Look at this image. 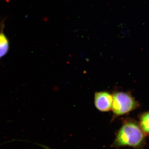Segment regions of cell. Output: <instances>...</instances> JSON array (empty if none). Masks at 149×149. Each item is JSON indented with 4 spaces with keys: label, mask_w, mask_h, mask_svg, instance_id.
<instances>
[{
    "label": "cell",
    "mask_w": 149,
    "mask_h": 149,
    "mask_svg": "<svg viewBox=\"0 0 149 149\" xmlns=\"http://www.w3.org/2000/svg\"><path fill=\"white\" fill-rule=\"evenodd\" d=\"M145 136L139 123L132 119L125 120L117 132L113 146H128L142 149L145 144Z\"/></svg>",
    "instance_id": "cell-1"
},
{
    "label": "cell",
    "mask_w": 149,
    "mask_h": 149,
    "mask_svg": "<svg viewBox=\"0 0 149 149\" xmlns=\"http://www.w3.org/2000/svg\"><path fill=\"white\" fill-rule=\"evenodd\" d=\"M139 107V102L130 93L118 92L113 95L111 110L115 116H121L127 114Z\"/></svg>",
    "instance_id": "cell-2"
},
{
    "label": "cell",
    "mask_w": 149,
    "mask_h": 149,
    "mask_svg": "<svg viewBox=\"0 0 149 149\" xmlns=\"http://www.w3.org/2000/svg\"><path fill=\"white\" fill-rule=\"evenodd\" d=\"M94 102L96 108L100 111L107 112L111 110L113 95L107 91L97 92Z\"/></svg>",
    "instance_id": "cell-3"
},
{
    "label": "cell",
    "mask_w": 149,
    "mask_h": 149,
    "mask_svg": "<svg viewBox=\"0 0 149 149\" xmlns=\"http://www.w3.org/2000/svg\"><path fill=\"white\" fill-rule=\"evenodd\" d=\"M9 48V40L3 32V28L0 31V59L2 58L7 54Z\"/></svg>",
    "instance_id": "cell-4"
},
{
    "label": "cell",
    "mask_w": 149,
    "mask_h": 149,
    "mask_svg": "<svg viewBox=\"0 0 149 149\" xmlns=\"http://www.w3.org/2000/svg\"><path fill=\"white\" fill-rule=\"evenodd\" d=\"M139 125L145 136H149V111L143 112L139 116Z\"/></svg>",
    "instance_id": "cell-5"
}]
</instances>
